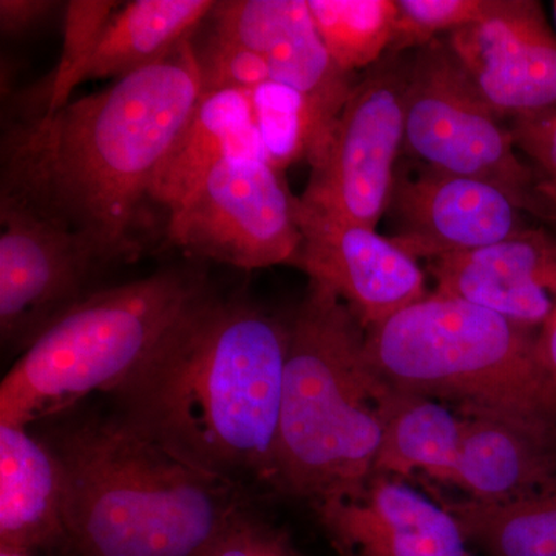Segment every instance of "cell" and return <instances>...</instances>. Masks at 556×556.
Returning <instances> with one entry per match:
<instances>
[{
    "instance_id": "obj_9",
    "label": "cell",
    "mask_w": 556,
    "mask_h": 556,
    "mask_svg": "<svg viewBox=\"0 0 556 556\" xmlns=\"http://www.w3.org/2000/svg\"><path fill=\"white\" fill-rule=\"evenodd\" d=\"M409 53H387L356 80L329 137L311 166L305 206L365 228L386 215L404 155Z\"/></svg>"
},
{
    "instance_id": "obj_33",
    "label": "cell",
    "mask_w": 556,
    "mask_h": 556,
    "mask_svg": "<svg viewBox=\"0 0 556 556\" xmlns=\"http://www.w3.org/2000/svg\"><path fill=\"white\" fill-rule=\"evenodd\" d=\"M0 556H35L30 552L13 551V548L0 547Z\"/></svg>"
},
{
    "instance_id": "obj_10",
    "label": "cell",
    "mask_w": 556,
    "mask_h": 556,
    "mask_svg": "<svg viewBox=\"0 0 556 556\" xmlns=\"http://www.w3.org/2000/svg\"><path fill=\"white\" fill-rule=\"evenodd\" d=\"M526 214L493 182L402 155L383 218L391 243L417 262H430L500 243L529 228Z\"/></svg>"
},
{
    "instance_id": "obj_25",
    "label": "cell",
    "mask_w": 556,
    "mask_h": 556,
    "mask_svg": "<svg viewBox=\"0 0 556 556\" xmlns=\"http://www.w3.org/2000/svg\"><path fill=\"white\" fill-rule=\"evenodd\" d=\"M249 93L270 166L281 172L303 156L308 159L313 124L303 98L273 80Z\"/></svg>"
},
{
    "instance_id": "obj_22",
    "label": "cell",
    "mask_w": 556,
    "mask_h": 556,
    "mask_svg": "<svg viewBox=\"0 0 556 556\" xmlns=\"http://www.w3.org/2000/svg\"><path fill=\"white\" fill-rule=\"evenodd\" d=\"M486 556H556V492L511 503L444 504Z\"/></svg>"
},
{
    "instance_id": "obj_8",
    "label": "cell",
    "mask_w": 556,
    "mask_h": 556,
    "mask_svg": "<svg viewBox=\"0 0 556 556\" xmlns=\"http://www.w3.org/2000/svg\"><path fill=\"white\" fill-rule=\"evenodd\" d=\"M295 201L268 161L230 156L172 208L163 248L244 270L289 265L302 243Z\"/></svg>"
},
{
    "instance_id": "obj_12",
    "label": "cell",
    "mask_w": 556,
    "mask_h": 556,
    "mask_svg": "<svg viewBox=\"0 0 556 556\" xmlns=\"http://www.w3.org/2000/svg\"><path fill=\"white\" fill-rule=\"evenodd\" d=\"M206 21L208 30L260 54L273 83L303 98L313 124L308 160L317 163L356 78L329 56L308 0H225Z\"/></svg>"
},
{
    "instance_id": "obj_23",
    "label": "cell",
    "mask_w": 556,
    "mask_h": 556,
    "mask_svg": "<svg viewBox=\"0 0 556 556\" xmlns=\"http://www.w3.org/2000/svg\"><path fill=\"white\" fill-rule=\"evenodd\" d=\"M329 56L354 75L378 64L390 50L396 21L393 0H308Z\"/></svg>"
},
{
    "instance_id": "obj_3",
    "label": "cell",
    "mask_w": 556,
    "mask_h": 556,
    "mask_svg": "<svg viewBox=\"0 0 556 556\" xmlns=\"http://www.w3.org/2000/svg\"><path fill=\"white\" fill-rule=\"evenodd\" d=\"M64 478L67 543L83 556H201L241 506L123 417L86 420L49 442Z\"/></svg>"
},
{
    "instance_id": "obj_27",
    "label": "cell",
    "mask_w": 556,
    "mask_h": 556,
    "mask_svg": "<svg viewBox=\"0 0 556 556\" xmlns=\"http://www.w3.org/2000/svg\"><path fill=\"white\" fill-rule=\"evenodd\" d=\"M199 64L201 94L217 91H251L269 83V70L260 54L208 30L206 38H192Z\"/></svg>"
},
{
    "instance_id": "obj_35",
    "label": "cell",
    "mask_w": 556,
    "mask_h": 556,
    "mask_svg": "<svg viewBox=\"0 0 556 556\" xmlns=\"http://www.w3.org/2000/svg\"><path fill=\"white\" fill-rule=\"evenodd\" d=\"M467 556H473V555H471V554H468Z\"/></svg>"
},
{
    "instance_id": "obj_4",
    "label": "cell",
    "mask_w": 556,
    "mask_h": 556,
    "mask_svg": "<svg viewBox=\"0 0 556 556\" xmlns=\"http://www.w3.org/2000/svg\"><path fill=\"white\" fill-rule=\"evenodd\" d=\"M397 394L353 311L309 281L288 321L274 489L314 503L367 479Z\"/></svg>"
},
{
    "instance_id": "obj_13",
    "label": "cell",
    "mask_w": 556,
    "mask_h": 556,
    "mask_svg": "<svg viewBox=\"0 0 556 556\" xmlns=\"http://www.w3.org/2000/svg\"><path fill=\"white\" fill-rule=\"evenodd\" d=\"M302 243L289 265L329 289L371 331L427 298L426 270L376 229L295 201Z\"/></svg>"
},
{
    "instance_id": "obj_18",
    "label": "cell",
    "mask_w": 556,
    "mask_h": 556,
    "mask_svg": "<svg viewBox=\"0 0 556 556\" xmlns=\"http://www.w3.org/2000/svg\"><path fill=\"white\" fill-rule=\"evenodd\" d=\"M67 541L60 459L28 427L0 424V547L33 552Z\"/></svg>"
},
{
    "instance_id": "obj_32",
    "label": "cell",
    "mask_w": 556,
    "mask_h": 556,
    "mask_svg": "<svg viewBox=\"0 0 556 556\" xmlns=\"http://www.w3.org/2000/svg\"><path fill=\"white\" fill-rule=\"evenodd\" d=\"M529 214L556 225V181L541 178L538 175L532 200H530Z\"/></svg>"
},
{
    "instance_id": "obj_28",
    "label": "cell",
    "mask_w": 556,
    "mask_h": 556,
    "mask_svg": "<svg viewBox=\"0 0 556 556\" xmlns=\"http://www.w3.org/2000/svg\"><path fill=\"white\" fill-rule=\"evenodd\" d=\"M201 556H302L285 530L240 508Z\"/></svg>"
},
{
    "instance_id": "obj_16",
    "label": "cell",
    "mask_w": 556,
    "mask_h": 556,
    "mask_svg": "<svg viewBox=\"0 0 556 556\" xmlns=\"http://www.w3.org/2000/svg\"><path fill=\"white\" fill-rule=\"evenodd\" d=\"M438 294L466 300L527 328L556 309V236L526 228L481 249L426 262Z\"/></svg>"
},
{
    "instance_id": "obj_15",
    "label": "cell",
    "mask_w": 556,
    "mask_h": 556,
    "mask_svg": "<svg viewBox=\"0 0 556 556\" xmlns=\"http://www.w3.org/2000/svg\"><path fill=\"white\" fill-rule=\"evenodd\" d=\"M318 522L340 556H467L468 541L444 504L404 479L371 473L314 501Z\"/></svg>"
},
{
    "instance_id": "obj_34",
    "label": "cell",
    "mask_w": 556,
    "mask_h": 556,
    "mask_svg": "<svg viewBox=\"0 0 556 556\" xmlns=\"http://www.w3.org/2000/svg\"><path fill=\"white\" fill-rule=\"evenodd\" d=\"M554 11H555V22H556V2L554 3Z\"/></svg>"
},
{
    "instance_id": "obj_24",
    "label": "cell",
    "mask_w": 556,
    "mask_h": 556,
    "mask_svg": "<svg viewBox=\"0 0 556 556\" xmlns=\"http://www.w3.org/2000/svg\"><path fill=\"white\" fill-rule=\"evenodd\" d=\"M116 9L118 2L115 0H70L65 3L64 46L58 67L49 78L28 90L17 91V101L36 113H51L64 108L72 91L83 83L84 72L97 53Z\"/></svg>"
},
{
    "instance_id": "obj_26",
    "label": "cell",
    "mask_w": 556,
    "mask_h": 556,
    "mask_svg": "<svg viewBox=\"0 0 556 556\" xmlns=\"http://www.w3.org/2000/svg\"><path fill=\"white\" fill-rule=\"evenodd\" d=\"M496 0H397L388 53H409L481 21Z\"/></svg>"
},
{
    "instance_id": "obj_6",
    "label": "cell",
    "mask_w": 556,
    "mask_h": 556,
    "mask_svg": "<svg viewBox=\"0 0 556 556\" xmlns=\"http://www.w3.org/2000/svg\"><path fill=\"white\" fill-rule=\"evenodd\" d=\"M536 338L532 328L434 292L368 331L367 350L391 386L457 404L463 415L556 419Z\"/></svg>"
},
{
    "instance_id": "obj_1",
    "label": "cell",
    "mask_w": 556,
    "mask_h": 556,
    "mask_svg": "<svg viewBox=\"0 0 556 556\" xmlns=\"http://www.w3.org/2000/svg\"><path fill=\"white\" fill-rule=\"evenodd\" d=\"M201 97L190 39L54 112H2L0 200L78 237L105 268L137 262L164 241L156 178Z\"/></svg>"
},
{
    "instance_id": "obj_20",
    "label": "cell",
    "mask_w": 556,
    "mask_h": 556,
    "mask_svg": "<svg viewBox=\"0 0 556 556\" xmlns=\"http://www.w3.org/2000/svg\"><path fill=\"white\" fill-rule=\"evenodd\" d=\"M214 0H135L113 14L84 80L124 78L153 67L193 38Z\"/></svg>"
},
{
    "instance_id": "obj_2",
    "label": "cell",
    "mask_w": 556,
    "mask_h": 556,
    "mask_svg": "<svg viewBox=\"0 0 556 556\" xmlns=\"http://www.w3.org/2000/svg\"><path fill=\"white\" fill-rule=\"evenodd\" d=\"M288 324L211 292L112 396L182 463L239 489L276 484Z\"/></svg>"
},
{
    "instance_id": "obj_19",
    "label": "cell",
    "mask_w": 556,
    "mask_h": 556,
    "mask_svg": "<svg viewBox=\"0 0 556 556\" xmlns=\"http://www.w3.org/2000/svg\"><path fill=\"white\" fill-rule=\"evenodd\" d=\"M230 156L268 161L249 91L201 97L192 119L160 169L156 203L169 215L215 164Z\"/></svg>"
},
{
    "instance_id": "obj_31",
    "label": "cell",
    "mask_w": 556,
    "mask_h": 556,
    "mask_svg": "<svg viewBox=\"0 0 556 556\" xmlns=\"http://www.w3.org/2000/svg\"><path fill=\"white\" fill-rule=\"evenodd\" d=\"M536 356L544 378L556 399V309L538 331Z\"/></svg>"
},
{
    "instance_id": "obj_21",
    "label": "cell",
    "mask_w": 556,
    "mask_h": 556,
    "mask_svg": "<svg viewBox=\"0 0 556 556\" xmlns=\"http://www.w3.org/2000/svg\"><path fill=\"white\" fill-rule=\"evenodd\" d=\"M464 415L438 399L399 390L372 473L399 479L427 475L447 482L455 467Z\"/></svg>"
},
{
    "instance_id": "obj_5",
    "label": "cell",
    "mask_w": 556,
    "mask_h": 556,
    "mask_svg": "<svg viewBox=\"0 0 556 556\" xmlns=\"http://www.w3.org/2000/svg\"><path fill=\"white\" fill-rule=\"evenodd\" d=\"M208 294L203 270L161 269L91 292L53 321L0 386V424L30 427L134 376Z\"/></svg>"
},
{
    "instance_id": "obj_30",
    "label": "cell",
    "mask_w": 556,
    "mask_h": 556,
    "mask_svg": "<svg viewBox=\"0 0 556 556\" xmlns=\"http://www.w3.org/2000/svg\"><path fill=\"white\" fill-rule=\"evenodd\" d=\"M62 7L54 0H0L3 38L20 39L38 31Z\"/></svg>"
},
{
    "instance_id": "obj_14",
    "label": "cell",
    "mask_w": 556,
    "mask_h": 556,
    "mask_svg": "<svg viewBox=\"0 0 556 556\" xmlns=\"http://www.w3.org/2000/svg\"><path fill=\"white\" fill-rule=\"evenodd\" d=\"M445 39L504 119L556 110V36L540 2L496 0L481 21Z\"/></svg>"
},
{
    "instance_id": "obj_17",
    "label": "cell",
    "mask_w": 556,
    "mask_h": 556,
    "mask_svg": "<svg viewBox=\"0 0 556 556\" xmlns=\"http://www.w3.org/2000/svg\"><path fill=\"white\" fill-rule=\"evenodd\" d=\"M445 484L484 504L556 492V419L464 415L459 452Z\"/></svg>"
},
{
    "instance_id": "obj_29",
    "label": "cell",
    "mask_w": 556,
    "mask_h": 556,
    "mask_svg": "<svg viewBox=\"0 0 556 556\" xmlns=\"http://www.w3.org/2000/svg\"><path fill=\"white\" fill-rule=\"evenodd\" d=\"M519 153L541 178L556 181V110L507 119Z\"/></svg>"
},
{
    "instance_id": "obj_7",
    "label": "cell",
    "mask_w": 556,
    "mask_h": 556,
    "mask_svg": "<svg viewBox=\"0 0 556 556\" xmlns=\"http://www.w3.org/2000/svg\"><path fill=\"white\" fill-rule=\"evenodd\" d=\"M404 155L493 182L529 214L538 174L519 153L507 119L482 97L445 36L409 51Z\"/></svg>"
},
{
    "instance_id": "obj_11",
    "label": "cell",
    "mask_w": 556,
    "mask_h": 556,
    "mask_svg": "<svg viewBox=\"0 0 556 556\" xmlns=\"http://www.w3.org/2000/svg\"><path fill=\"white\" fill-rule=\"evenodd\" d=\"M102 265L78 237L0 200V339L21 354L94 292Z\"/></svg>"
}]
</instances>
